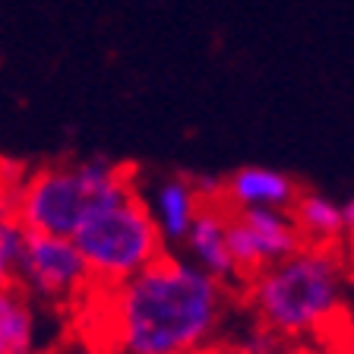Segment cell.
Wrapping results in <instances>:
<instances>
[{
	"label": "cell",
	"instance_id": "6",
	"mask_svg": "<svg viewBox=\"0 0 354 354\" xmlns=\"http://www.w3.org/2000/svg\"><path fill=\"white\" fill-rule=\"evenodd\" d=\"M228 247L237 279L250 281L253 275L272 269L275 263L301 250L304 241L291 212L279 209H241L228 218Z\"/></svg>",
	"mask_w": 354,
	"mask_h": 354
},
{
	"label": "cell",
	"instance_id": "10",
	"mask_svg": "<svg viewBox=\"0 0 354 354\" xmlns=\"http://www.w3.org/2000/svg\"><path fill=\"white\" fill-rule=\"evenodd\" d=\"M288 212L295 218L301 241L310 247H342L348 234L345 206L319 190H301V196Z\"/></svg>",
	"mask_w": 354,
	"mask_h": 354
},
{
	"label": "cell",
	"instance_id": "9",
	"mask_svg": "<svg viewBox=\"0 0 354 354\" xmlns=\"http://www.w3.org/2000/svg\"><path fill=\"white\" fill-rule=\"evenodd\" d=\"M142 203H146L165 247H180L196 212L203 209V199L193 187V177L187 174L158 177L149 187V193H142Z\"/></svg>",
	"mask_w": 354,
	"mask_h": 354
},
{
	"label": "cell",
	"instance_id": "7",
	"mask_svg": "<svg viewBox=\"0 0 354 354\" xmlns=\"http://www.w3.org/2000/svg\"><path fill=\"white\" fill-rule=\"evenodd\" d=\"M304 187L291 174L269 165H243L221 177V203L231 212L241 209H279L288 212Z\"/></svg>",
	"mask_w": 354,
	"mask_h": 354
},
{
	"label": "cell",
	"instance_id": "15",
	"mask_svg": "<svg viewBox=\"0 0 354 354\" xmlns=\"http://www.w3.org/2000/svg\"><path fill=\"white\" fill-rule=\"evenodd\" d=\"M342 259H345V269H348V275L354 279V225L348 228V234H345V241H342Z\"/></svg>",
	"mask_w": 354,
	"mask_h": 354
},
{
	"label": "cell",
	"instance_id": "11",
	"mask_svg": "<svg viewBox=\"0 0 354 354\" xmlns=\"http://www.w3.org/2000/svg\"><path fill=\"white\" fill-rule=\"evenodd\" d=\"M0 345L3 354H35V313L19 288L0 291Z\"/></svg>",
	"mask_w": 354,
	"mask_h": 354
},
{
	"label": "cell",
	"instance_id": "2",
	"mask_svg": "<svg viewBox=\"0 0 354 354\" xmlns=\"http://www.w3.org/2000/svg\"><path fill=\"white\" fill-rule=\"evenodd\" d=\"M351 275L339 247L304 243L288 259L247 281L259 326L281 339H307L339 323L348 307Z\"/></svg>",
	"mask_w": 354,
	"mask_h": 354
},
{
	"label": "cell",
	"instance_id": "17",
	"mask_svg": "<svg viewBox=\"0 0 354 354\" xmlns=\"http://www.w3.org/2000/svg\"><path fill=\"white\" fill-rule=\"evenodd\" d=\"M0 354H3V345H0Z\"/></svg>",
	"mask_w": 354,
	"mask_h": 354
},
{
	"label": "cell",
	"instance_id": "5",
	"mask_svg": "<svg viewBox=\"0 0 354 354\" xmlns=\"http://www.w3.org/2000/svg\"><path fill=\"white\" fill-rule=\"evenodd\" d=\"M16 285L22 295L44 301H73L92 285V275L70 237L26 231L16 257Z\"/></svg>",
	"mask_w": 354,
	"mask_h": 354
},
{
	"label": "cell",
	"instance_id": "16",
	"mask_svg": "<svg viewBox=\"0 0 354 354\" xmlns=\"http://www.w3.org/2000/svg\"><path fill=\"white\" fill-rule=\"evenodd\" d=\"M342 206H345V225L351 228V225H354V196H351V199H345Z\"/></svg>",
	"mask_w": 354,
	"mask_h": 354
},
{
	"label": "cell",
	"instance_id": "8",
	"mask_svg": "<svg viewBox=\"0 0 354 354\" xmlns=\"http://www.w3.org/2000/svg\"><path fill=\"white\" fill-rule=\"evenodd\" d=\"M228 218H231V209L225 203H203V209L196 212L190 231H187L184 243H180L187 263L196 266L199 272L212 275L221 285L237 281V269L228 247Z\"/></svg>",
	"mask_w": 354,
	"mask_h": 354
},
{
	"label": "cell",
	"instance_id": "14",
	"mask_svg": "<svg viewBox=\"0 0 354 354\" xmlns=\"http://www.w3.org/2000/svg\"><path fill=\"white\" fill-rule=\"evenodd\" d=\"M342 351L354 354V301L342 313Z\"/></svg>",
	"mask_w": 354,
	"mask_h": 354
},
{
	"label": "cell",
	"instance_id": "13",
	"mask_svg": "<svg viewBox=\"0 0 354 354\" xmlns=\"http://www.w3.org/2000/svg\"><path fill=\"white\" fill-rule=\"evenodd\" d=\"M22 237H26V231L13 237H0V291L16 288V257H19Z\"/></svg>",
	"mask_w": 354,
	"mask_h": 354
},
{
	"label": "cell",
	"instance_id": "4",
	"mask_svg": "<svg viewBox=\"0 0 354 354\" xmlns=\"http://www.w3.org/2000/svg\"><path fill=\"white\" fill-rule=\"evenodd\" d=\"M133 177L136 171L108 155H88L76 165H48L26 177L16 190V218L35 234L73 237L88 206Z\"/></svg>",
	"mask_w": 354,
	"mask_h": 354
},
{
	"label": "cell",
	"instance_id": "12",
	"mask_svg": "<svg viewBox=\"0 0 354 354\" xmlns=\"http://www.w3.org/2000/svg\"><path fill=\"white\" fill-rule=\"evenodd\" d=\"M237 354H288V348L281 335L259 326V329H250L237 342Z\"/></svg>",
	"mask_w": 354,
	"mask_h": 354
},
{
	"label": "cell",
	"instance_id": "1",
	"mask_svg": "<svg viewBox=\"0 0 354 354\" xmlns=\"http://www.w3.org/2000/svg\"><path fill=\"white\" fill-rule=\"evenodd\" d=\"M228 285L165 253L114 288L111 326L120 354H203L221 332Z\"/></svg>",
	"mask_w": 354,
	"mask_h": 354
},
{
	"label": "cell",
	"instance_id": "3",
	"mask_svg": "<svg viewBox=\"0 0 354 354\" xmlns=\"http://www.w3.org/2000/svg\"><path fill=\"white\" fill-rule=\"evenodd\" d=\"M70 241L86 259L92 281L118 288L140 275L142 269L162 259L168 247L158 237L152 215H149L136 177L120 184L118 190L98 196L82 215L80 228Z\"/></svg>",
	"mask_w": 354,
	"mask_h": 354
}]
</instances>
